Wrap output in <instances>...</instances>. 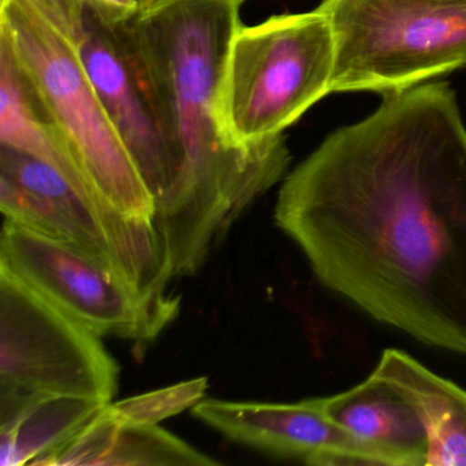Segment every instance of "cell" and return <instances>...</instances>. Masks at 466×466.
Wrapping results in <instances>:
<instances>
[{"instance_id": "1", "label": "cell", "mask_w": 466, "mask_h": 466, "mask_svg": "<svg viewBox=\"0 0 466 466\" xmlns=\"http://www.w3.org/2000/svg\"><path fill=\"white\" fill-rule=\"evenodd\" d=\"M321 285L466 356V127L446 84L386 95L280 187L274 212Z\"/></svg>"}, {"instance_id": "2", "label": "cell", "mask_w": 466, "mask_h": 466, "mask_svg": "<svg viewBox=\"0 0 466 466\" xmlns=\"http://www.w3.org/2000/svg\"><path fill=\"white\" fill-rule=\"evenodd\" d=\"M242 0H157L114 24L162 125L173 190L154 222L174 277L198 272L289 166L280 137L245 151L220 124V89Z\"/></svg>"}, {"instance_id": "3", "label": "cell", "mask_w": 466, "mask_h": 466, "mask_svg": "<svg viewBox=\"0 0 466 466\" xmlns=\"http://www.w3.org/2000/svg\"><path fill=\"white\" fill-rule=\"evenodd\" d=\"M0 35L95 196L127 217L154 222V200L86 75L77 46L29 0L0 2Z\"/></svg>"}, {"instance_id": "4", "label": "cell", "mask_w": 466, "mask_h": 466, "mask_svg": "<svg viewBox=\"0 0 466 466\" xmlns=\"http://www.w3.org/2000/svg\"><path fill=\"white\" fill-rule=\"evenodd\" d=\"M335 43L318 7L278 15L234 35L220 89V124L231 146L263 148L331 94Z\"/></svg>"}, {"instance_id": "5", "label": "cell", "mask_w": 466, "mask_h": 466, "mask_svg": "<svg viewBox=\"0 0 466 466\" xmlns=\"http://www.w3.org/2000/svg\"><path fill=\"white\" fill-rule=\"evenodd\" d=\"M331 24V92L384 96L466 65V0H323Z\"/></svg>"}, {"instance_id": "6", "label": "cell", "mask_w": 466, "mask_h": 466, "mask_svg": "<svg viewBox=\"0 0 466 466\" xmlns=\"http://www.w3.org/2000/svg\"><path fill=\"white\" fill-rule=\"evenodd\" d=\"M119 372L100 335L0 267V422L46 397L113 402Z\"/></svg>"}, {"instance_id": "7", "label": "cell", "mask_w": 466, "mask_h": 466, "mask_svg": "<svg viewBox=\"0 0 466 466\" xmlns=\"http://www.w3.org/2000/svg\"><path fill=\"white\" fill-rule=\"evenodd\" d=\"M0 209L5 219L83 250L144 290L166 293L174 278L152 220L99 206L47 163L4 146Z\"/></svg>"}, {"instance_id": "8", "label": "cell", "mask_w": 466, "mask_h": 466, "mask_svg": "<svg viewBox=\"0 0 466 466\" xmlns=\"http://www.w3.org/2000/svg\"><path fill=\"white\" fill-rule=\"evenodd\" d=\"M0 267L100 337L151 342L179 312V297L144 290L83 250L7 219Z\"/></svg>"}, {"instance_id": "9", "label": "cell", "mask_w": 466, "mask_h": 466, "mask_svg": "<svg viewBox=\"0 0 466 466\" xmlns=\"http://www.w3.org/2000/svg\"><path fill=\"white\" fill-rule=\"evenodd\" d=\"M77 48L106 113L154 200L157 215L170 198L174 174L167 141L146 83L122 45L116 25L89 6Z\"/></svg>"}, {"instance_id": "10", "label": "cell", "mask_w": 466, "mask_h": 466, "mask_svg": "<svg viewBox=\"0 0 466 466\" xmlns=\"http://www.w3.org/2000/svg\"><path fill=\"white\" fill-rule=\"evenodd\" d=\"M192 411L226 438L277 457L316 466H386L375 449L327 416L324 398L294 403L204 398Z\"/></svg>"}, {"instance_id": "11", "label": "cell", "mask_w": 466, "mask_h": 466, "mask_svg": "<svg viewBox=\"0 0 466 466\" xmlns=\"http://www.w3.org/2000/svg\"><path fill=\"white\" fill-rule=\"evenodd\" d=\"M327 416L383 457L386 466H424L428 433L413 406L375 372L353 389L324 397Z\"/></svg>"}, {"instance_id": "12", "label": "cell", "mask_w": 466, "mask_h": 466, "mask_svg": "<svg viewBox=\"0 0 466 466\" xmlns=\"http://www.w3.org/2000/svg\"><path fill=\"white\" fill-rule=\"evenodd\" d=\"M218 465L159 425L116 421L107 405L77 435L43 461L42 466Z\"/></svg>"}, {"instance_id": "13", "label": "cell", "mask_w": 466, "mask_h": 466, "mask_svg": "<svg viewBox=\"0 0 466 466\" xmlns=\"http://www.w3.org/2000/svg\"><path fill=\"white\" fill-rule=\"evenodd\" d=\"M373 372L398 390L424 422L427 465L466 466V390L397 349L384 350Z\"/></svg>"}, {"instance_id": "14", "label": "cell", "mask_w": 466, "mask_h": 466, "mask_svg": "<svg viewBox=\"0 0 466 466\" xmlns=\"http://www.w3.org/2000/svg\"><path fill=\"white\" fill-rule=\"evenodd\" d=\"M0 146L15 149L58 170L81 195L102 203L89 187L6 37L0 35ZM114 209V208H111Z\"/></svg>"}, {"instance_id": "15", "label": "cell", "mask_w": 466, "mask_h": 466, "mask_svg": "<svg viewBox=\"0 0 466 466\" xmlns=\"http://www.w3.org/2000/svg\"><path fill=\"white\" fill-rule=\"evenodd\" d=\"M108 403L77 397H46L0 422V465H42Z\"/></svg>"}, {"instance_id": "16", "label": "cell", "mask_w": 466, "mask_h": 466, "mask_svg": "<svg viewBox=\"0 0 466 466\" xmlns=\"http://www.w3.org/2000/svg\"><path fill=\"white\" fill-rule=\"evenodd\" d=\"M208 380L206 378L181 381L165 389L144 392L107 405L108 413L124 424L155 425L195 408L206 398Z\"/></svg>"}, {"instance_id": "17", "label": "cell", "mask_w": 466, "mask_h": 466, "mask_svg": "<svg viewBox=\"0 0 466 466\" xmlns=\"http://www.w3.org/2000/svg\"><path fill=\"white\" fill-rule=\"evenodd\" d=\"M35 9L70 42L80 45L86 31V0H29Z\"/></svg>"}, {"instance_id": "18", "label": "cell", "mask_w": 466, "mask_h": 466, "mask_svg": "<svg viewBox=\"0 0 466 466\" xmlns=\"http://www.w3.org/2000/svg\"><path fill=\"white\" fill-rule=\"evenodd\" d=\"M86 6L110 24L127 23L140 12L137 0H86Z\"/></svg>"}, {"instance_id": "19", "label": "cell", "mask_w": 466, "mask_h": 466, "mask_svg": "<svg viewBox=\"0 0 466 466\" xmlns=\"http://www.w3.org/2000/svg\"><path fill=\"white\" fill-rule=\"evenodd\" d=\"M157 0H137L138 6H140V12L146 7L151 6L152 4H155Z\"/></svg>"}]
</instances>
